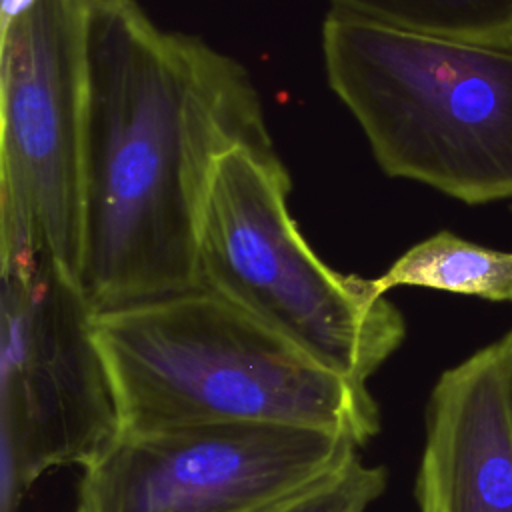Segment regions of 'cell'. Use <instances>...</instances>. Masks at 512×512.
I'll list each match as a JSON object with an SVG mask.
<instances>
[{"mask_svg":"<svg viewBox=\"0 0 512 512\" xmlns=\"http://www.w3.org/2000/svg\"><path fill=\"white\" fill-rule=\"evenodd\" d=\"M84 256L94 314L200 288L198 238L222 156L274 150L248 70L138 0H90Z\"/></svg>","mask_w":512,"mask_h":512,"instance_id":"obj_1","label":"cell"},{"mask_svg":"<svg viewBox=\"0 0 512 512\" xmlns=\"http://www.w3.org/2000/svg\"><path fill=\"white\" fill-rule=\"evenodd\" d=\"M92 338L124 432L272 424L356 446L380 432L366 382L326 368L208 290L94 314Z\"/></svg>","mask_w":512,"mask_h":512,"instance_id":"obj_2","label":"cell"},{"mask_svg":"<svg viewBox=\"0 0 512 512\" xmlns=\"http://www.w3.org/2000/svg\"><path fill=\"white\" fill-rule=\"evenodd\" d=\"M322 60L384 174L472 206L512 198V50L330 8Z\"/></svg>","mask_w":512,"mask_h":512,"instance_id":"obj_3","label":"cell"},{"mask_svg":"<svg viewBox=\"0 0 512 512\" xmlns=\"http://www.w3.org/2000/svg\"><path fill=\"white\" fill-rule=\"evenodd\" d=\"M276 150L220 158L198 238L200 288L234 304L326 368L366 382L402 346V312L372 278L328 266L298 230Z\"/></svg>","mask_w":512,"mask_h":512,"instance_id":"obj_4","label":"cell"},{"mask_svg":"<svg viewBox=\"0 0 512 512\" xmlns=\"http://www.w3.org/2000/svg\"><path fill=\"white\" fill-rule=\"evenodd\" d=\"M90 0H36L0 28V264L84 256Z\"/></svg>","mask_w":512,"mask_h":512,"instance_id":"obj_5","label":"cell"},{"mask_svg":"<svg viewBox=\"0 0 512 512\" xmlns=\"http://www.w3.org/2000/svg\"><path fill=\"white\" fill-rule=\"evenodd\" d=\"M0 280V512H18L46 470L96 458L118 414L78 286L46 254Z\"/></svg>","mask_w":512,"mask_h":512,"instance_id":"obj_6","label":"cell"},{"mask_svg":"<svg viewBox=\"0 0 512 512\" xmlns=\"http://www.w3.org/2000/svg\"><path fill=\"white\" fill-rule=\"evenodd\" d=\"M344 436L272 424L118 434L92 458L78 512H266L356 452Z\"/></svg>","mask_w":512,"mask_h":512,"instance_id":"obj_7","label":"cell"},{"mask_svg":"<svg viewBox=\"0 0 512 512\" xmlns=\"http://www.w3.org/2000/svg\"><path fill=\"white\" fill-rule=\"evenodd\" d=\"M414 496L420 512H512V388L502 338L436 380Z\"/></svg>","mask_w":512,"mask_h":512,"instance_id":"obj_8","label":"cell"},{"mask_svg":"<svg viewBox=\"0 0 512 512\" xmlns=\"http://www.w3.org/2000/svg\"><path fill=\"white\" fill-rule=\"evenodd\" d=\"M372 282L382 296L398 286H418L512 304V252L440 230L410 246Z\"/></svg>","mask_w":512,"mask_h":512,"instance_id":"obj_9","label":"cell"},{"mask_svg":"<svg viewBox=\"0 0 512 512\" xmlns=\"http://www.w3.org/2000/svg\"><path fill=\"white\" fill-rule=\"evenodd\" d=\"M386 24L512 50V0H330Z\"/></svg>","mask_w":512,"mask_h":512,"instance_id":"obj_10","label":"cell"},{"mask_svg":"<svg viewBox=\"0 0 512 512\" xmlns=\"http://www.w3.org/2000/svg\"><path fill=\"white\" fill-rule=\"evenodd\" d=\"M388 472L378 464H364L354 454L340 468L282 500L266 512H368L382 496Z\"/></svg>","mask_w":512,"mask_h":512,"instance_id":"obj_11","label":"cell"},{"mask_svg":"<svg viewBox=\"0 0 512 512\" xmlns=\"http://www.w3.org/2000/svg\"><path fill=\"white\" fill-rule=\"evenodd\" d=\"M34 4L36 0H0V28L26 14Z\"/></svg>","mask_w":512,"mask_h":512,"instance_id":"obj_12","label":"cell"},{"mask_svg":"<svg viewBox=\"0 0 512 512\" xmlns=\"http://www.w3.org/2000/svg\"><path fill=\"white\" fill-rule=\"evenodd\" d=\"M502 340H504V346H506V352H508V366H510V388H512V326H510V330L504 334V336H500Z\"/></svg>","mask_w":512,"mask_h":512,"instance_id":"obj_13","label":"cell"},{"mask_svg":"<svg viewBox=\"0 0 512 512\" xmlns=\"http://www.w3.org/2000/svg\"><path fill=\"white\" fill-rule=\"evenodd\" d=\"M74 512H78V510H74Z\"/></svg>","mask_w":512,"mask_h":512,"instance_id":"obj_14","label":"cell"}]
</instances>
